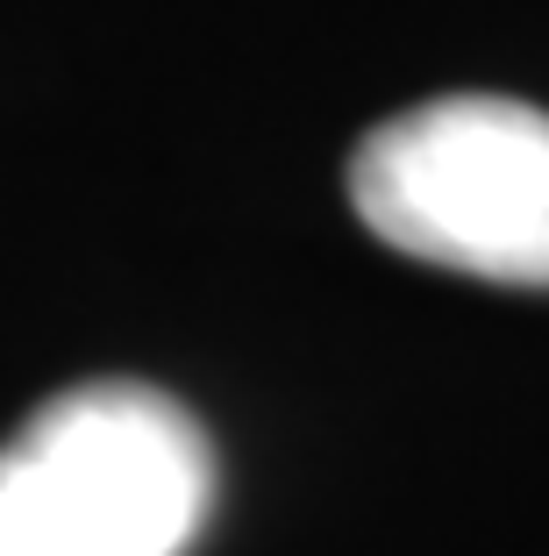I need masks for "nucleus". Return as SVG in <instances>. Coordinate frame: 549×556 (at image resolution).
<instances>
[{
  "label": "nucleus",
  "instance_id": "f03ea898",
  "mask_svg": "<svg viewBox=\"0 0 549 556\" xmlns=\"http://www.w3.org/2000/svg\"><path fill=\"white\" fill-rule=\"evenodd\" d=\"M357 222L400 257L492 286H549V108L436 93L350 150Z\"/></svg>",
  "mask_w": 549,
  "mask_h": 556
},
{
  "label": "nucleus",
  "instance_id": "f257e3e1",
  "mask_svg": "<svg viewBox=\"0 0 549 556\" xmlns=\"http://www.w3.org/2000/svg\"><path fill=\"white\" fill-rule=\"evenodd\" d=\"M214 442L164 386L86 378L0 442V556H186Z\"/></svg>",
  "mask_w": 549,
  "mask_h": 556
}]
</instances>
